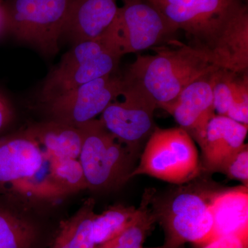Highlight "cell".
Returning <instances> with one entry per match:
<instances>
[{"instance_id": "obj_1", "label": "cell", "mask_w": 248, "mask_h": 248, "mask_svg": "<svg viewBox=\"0 0 248 248\" xmlns=\"http://www.w3.org/2000/svg\"><path fill=\"white\" fill-rule=\"evenodd\" d=\"M152 49L154 55H138L123 79L164 110L187 85L220 69L202 49L178 41L169 40Z\"/></svg>"}, {"instance_id": "obj_2", "label": "cell", "mask_w": 248, "mask_h": 248, "mask_svg": "<svg viewBox=\"0 0 248 248\" xmlns=\"http://www.w3.org/2000/svg\"><path fill=\"white\" fill-rule=\"evenodd\" d=\"M204 174L164 195H153L151 207L164 231V248H184L187 243L203 246L211 241L210 205L222 187Z\"/></svg>"}, {"instance_id": "obj_3", "label": "cell", "mask_w": 248, "mask_h": 248, "mask_svg": "<svg viewBox=\"0 0 248 248\" xmlns=\"http://www.w3.org/2000/svg\"><path fill=\"white\" fill-rule=\"evenodd\" d=\"M52 159L24 130L0 137V198L9 203L62 198L50 177Z\"/></svg>"}, {"instance_id": "obj_4", "label": "cell", "mask_w": 248, "mask_h": 248, "mask_svg": "<svg viewBox=\"0 0 248 248\" xmlns=\"http://www.w3.org/2000/svg\"><path fill=\"white\" fill-rule=\"evenodd\" d=\"M202 172L198 150L190 135L181 127H156L129 179L148 175L179 186L194 180Z\"/></svg>"}, {"instance_id": "obj_5", "label": "cell", "mask_w": 248, "mask_h": 248, "mask_svg": "<svg viewBox=\"0 0 248 248\" xmlns=\"http://www.w3.org/2000/svg\"><path fill=\"white\" fill-rule=\"evenodd\" d=\"M81 149L79 161L88 189L107 190L128 182L133 166V154L94 119L79 125Z\"/></svg>"}, {"instance_id": "obj_6", "label": "cell", "mask_w": 248, "mask_h": 248, "mask_svg": "<svg viewBox=\"0 0 248 248\" xmlns=\"http://www.w3.org/2000/svg\"><path fill=\"white\" fill-rule=\"evenodd\" d=\"M70 1L6 0L2 4L5 28L44 55H55L60 49Z\"/></svg>"}, {"instance_id": "obj_7", "label": "cell", "mask_w": 248, "mask_h": 248, "mask_svg": "<svg viewBox=\"0 0 248 248\" xmlns=\"http://www.w3.org/2000/svg\"><path fill=\"white\" fill-rule=\"evenodd\" d=\"M121 58L101 40L73 45L47 76L41 99L46 104L81 85L113 74Z\"/></svg>"}, {"instance_id": "obj_8", "label": "cell", "mask_w": 248, "mask_h": 248, "mask_svg": "<svg viewBox=\"0 0 248 248\" xmlns=\"http://www.w3.org/2000/svg\"><path fill=\"white\" fill-rule=\"evenodd\" d=\"M123 5L104 41L121 57L161 45L177 31L146 0H122Z\"/></svg>"}, {"instance_id": "obj_9", "label": "cell", "mask_w": 248, "mask_h": 248, "mask_svg": "<svg viewBox=\"0 0 248 248\" xmlns=\"http://www.w3.org/2000/svg\"><path fill=\"white\" fill-rule=\"evenodd\" d=\"M177 30L185 31L209 58L223 33L234 0H146Z\"/></svg>"}, {"instance_id": "obj_10", "label": "cell", "mask_w": 248, "mask_h": 248, "mask_svg": "<svg viewBox=\"0 0 248 248\" xmlns=\"http://www.w3.org/2000/svg\"><path fill=\"white\" fill-rule=\"evenodd\" d=\"M121 97L122 99H116L108 106L99 120L135 155L156 128L154 113L157 107L140 90L125 82Z\"/></svg>"}, {"instance_id": "obj_11", "label": "cell", "mask_w": 248, "mask_h": 248, "mask_svg": "<svg viewBox=\"0 0 248 248\" xmlns=\"http://www.w3.org/2000/svg\"><path fill=\"white\" fill-rule=\"evenodd\" d=\"M123 78L113 74L98 78L46 103L52 120L79 126L101 115L122 96Z\"/></svg>"}, {"instance_id": "obj_12", "label": "cell", "mask_w": 248, "mask_h": 248, "mask_svg": "<svg viewBox=\"0 0 248 248\" xmlns=\"http://www.w3.org/2000/svg\"><path fill=\"white\" fill-rule=\"evenodd\" d=\"M215 72L187 85L166 110L198 144L205 136L209 122L216 115L213 95Z\"/></svg>"}, {"instance_id": "obj_13", "label": "cell", "mask_w": 248, "mask_h": 248, "mask_svg": "<svg viewBox=\"0 0 248 248\" xmlns=\"http://www.w3.org/2000/svg\"><path fill=\"white\" fill-rule=\"evenodd\" d=\"M117 0H71L62 29L73 45L99 40L118 16Z\"/></svg>"}, {"instance_id": "obj_14", "label": "cell", "mask_w": 248, "mask_h": 248, "mask_svg": "<svg viewBox=\"0 0 248 248\" xmlns=\"http://www.w3.org/2000/svg\"><path fill=\"white\" fill-rule=\"evenodd\" d=\"M210 59L221 69L248 73V12L247 6L240 0H235L226 27Z\"/></svg>"}, {"instance_id": "obj_15", "label": "cell", "mask_w": 248, "mask_h": 248, "mask_svg": "<svg viewBox=\"0 0 248 248\" xmlns=\"http://www.w3.org/2000/svg\"><path fill=\"white\" fill-rule=\"evenodd\" d=\"M248 125L216 115L209 122L199 146L202 152V172H217L222 163L245 143Z\"/></svg>"}, {"instance_id": "obj_16", "label": "cell", "mask_w": 248, "mask_h": 248, "mask_svg": "<svg viewBox=\"0 0 248 248\" xmlns=\"http://www.w3.org/2000/svg\"><path fill=\"white\" fill-rule=\"evenodd\" d=\"M211 241L248 228V186L222 188L212 200Z\"/></svg>"}, {"instance_id": "obj_17", "label": "cell", "mask_w": 248, "mask_h": 248, "mask_svg": "<svg viewBox=\"0 0 248 248\" xmlns=\"http://www.w3.org/2000/svg\"><path fill=\"white\" fill-rule=\"evenodd\" d=\"M213 95L218 115L248 126V73L217 70L214 78Z\"/></svg>"}, {"instance_id": "obj_18", "label": "cell", "mask_w": 248, "mask_h": 248, "mask_svg": "<svg viewBox=\"0 0 248 248\" xmlns=\"http://www.w3.org/2000/svg\"><path fill=\"white\" fill-rule=\"evenodd\" d=\"M24 131L53 159H79L82 142L79 127L51 120L32 124Z\"/></svg>"}, {"instance_id": "obj_19", "label": "cell", "mask_w": 248, "mask_h": 248, "mask_svg": "<svg viewBox=\"0 0 248 248\" xmlns=\"http://www.w3.org/2000/svg\"><path fill=\"white\" fill-rule=\"evenodd\" d=\"M37 238L35 225L0 199V248H34Z\"/></svg>"}, {"instance_id": "obj_20", "label": "cell", "mask_w": 248, "mask_h": 248, "mask_svg": "<svg viewBox=\"0 0 248 248\" xmlns=\"http://www.w3.org/2000/svg\"><path fill=\"white\" fill-rule=\"evenodd\" d=\"M155 193L153 189L146 190L139 206L138 216L133 223L118 236L98 248H143L146 237L156 222L151 207Z\"/></svg>"}, {"instance_id": "obj_21", "label": "cell", "mask_w": 248, "mask_h": 248, "mask_svg": "<svg viewBox=\"0 0 248 248\" xmlns=\"http://www.w3.org/2000/svg\"><path fill=\"white\" fill-rule=\"evenodd\" d=\"M139 207L117 204L93 217V238L98 248L103 246L128 228L136 218Z\"/></svg>"}, {"instance_id": "obj_22", "label": "cell", "mask_w": 248, "mask_h": 248, "mask_svg": "<svg viewBox=\"0 0 248 248\" xmlns=\"http://www.w3.org/2000/svg\"><path fill=\"white\" fill-rule=\"evenodd\" d=\"M50 177L62 198L88 189L84 171L79 159H52Z\"/></svg>"}, {"instance_id": "obj_23", "label": "cell", "mask_w": 248, "mask_h": 248, "mask_svg": "<svg viewBox=\"0 0 248 248\" xmlns=\"http://www.w3.org/2000/svg\"><path fill=\"white\" fill-rule=\"evenodd\" d=\"M94 205L93 199L85 201L77 213L66 220L69 248H98L93 238Z\"/></svg>"}, {"instance_id": "obj_24", "label": "cell", "mask_w": 248, "mask_h": 248, "mask_svg": "<svg viewBox=\"0 0 248 248\" xmlns=\"http://www.w3.org/2000/svg\"><path fill=\"white\" fill-rule=\"evenodd\" d=\"M217 172L222 173L231 179L239 181L248 186V145L244 143L219 166Z\"/></svg>"}, {"instance_id": "obj_25", "label": "cell", "mask_w": 248, "mask_h": 248, "mask_svg": "<svg viewBox=\"0 0 248 248\" xmlns=\"http://www.w3.org/2000/svg\"><path fill=\"white\" fill-rule=\"evenodd\" d=\"M201 248H248V228L220 236Z\"/></svg>"}, {"instance_id": "obj_26", "label": "cell", "mask_w": 248, "mask_h": 248, "mask_svg": "<svg viewBox=\"0 0 248 248\" xmlns=\"http://www.w3.org/2000/svg\"><path fill=\"white\" fill-rule=\"evenodd\" d=\"M15 111L7 97L0 93V137L4 136L14 120Z\"/></svg>"}, {"instance_id": "obj_27", "label": "cell", "mask_w": 248, "mask_h": 248, "mask_svg": "<svg viewBox=\"0 0 248 248\" xmlns=\"http://www.w3.org/2000/svg\"><path fill=\"white\" fill-rule=\"evenodd\" d=\"M50 248H69L68 231L66 220L61 222L51 247Z\"/></svg>"}, {"instance_id": "obj_28", "label": "cell", "mask_w": 248, "mask_h": 248, "mask_svg": "<svg viewBox=\"0 0 248 248\" xmlns=\"http://www.w3.org/2000/svg\"><path fill=\"white\" fill-rule=\"evenodd\" d=\"M5 28L2 4H0V31Z\"/></svg>"}, {"instance_id": "obj_29", "label": "cell", "mask_w": 248, "mask_h": 248, "mask_svg": "<svg viewBox=\"0 0 248 248\" xmlns=\"http://www.w3.org/2000/svg\"><path fill=\"white\" fill-rule=\"evenodd\" d=\"M164 248V246H159V247H155V248Z\"/></svg>"}]
</instances>
